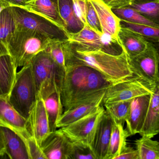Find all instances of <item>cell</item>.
Segmentation results:
<instances>
[{
	"label": "cell",
	"instance_id": "cell-1",
	"mask_svg": "<svg viewBox=\"0 0 159 159\" xmlns=\"http://www.w3.org/2000/svg\"><path fill=\"white\" fill-rule=\"evenodd\" d=\"M115 83L90 67L67 66L61 89L64 111L88 100Z\"/></svg>",
	"mask_w": 159,
	"mask_h": 159
},
{
	"label": "cell",
	"instance_id": "cell-2",
	"mask_svg": "<svg viewBox=\"0 0 159 159\" xmlns=\"http://www.w3.org/2000/svg\"><path fill=\"white\" fill-rule=\"evenodd\" d=\"M64 47L66 66L90 67L115 83L134 76L125 52L114 56L101 51H81L74 49L67 40L64 42Z\"/></svg>",
	"mask_w": 159,
	"mask_h": 159
},
{
	"label": "cell",
	"instance_id": "cell-3",
	"mask_svg": "<svg viewBox=\"0 0 159 159\" xmlns=\"http://www.w3.org/2000/svg\"><path fill=\"white\" fill-rule=\"evenodd\" d=\"M53 40L38 31L16 26L7 46L17 66L23 67L30 64L38 54L46 50Z\"/></svg>",
	"mask_w": 159,
	"mask_h": 159
},
{
	"label": "cell",
	"instance_id": "cell-4",
	"mask_svg": "<svg viewBox=\"0 0 159 159\" xmlns=\"http://www.w3.org/2000/svg\"><path fill=\"white\" fill-rule=\"evenodd\" d=\"M30 63L38 98H44L57 90H61L66 72L57 66L47 50L37 55Z\"/></svg>",
	"mask_w": 159,
	"mask_h": 159
},
{
	"label": "cell",
	"instance_id": "cell-5",
	"mask_svg": "<svg viewBox=\"0 0 159 159\" xmlns=\"http://www.w3.org/2000/svg\"><path fill=\"white\" fill-rule=\"evenodd\" d=\"M68 42L74 49L81 51H101L111 55L119 56L125 52L118 37L102 35L84 25L76 33H68Z\"/></svg>",
	"mask_w": 159,
	"mask_h": 159
},
{
	"label": "cell",
	"instance_id": "cell-6",
	"mask_svg": "<svg viewBox=\"0 0 159 159\" xmlns=\"http://www.w3.org/2000/svg\"><path fill=\"white\" fill-rule=\"evenodd\" d=\"M37 98V87L30 63L17 72L15 83L8 100L14 108L28 120Z\"/></svg>",
	"mask_w": 159,
	"mask_h": 159
},
{
	"label": "cell",
	"instance_id": "cell-7",
	"mask_svg": "<svg viewBox=\"0 0 159 159\" xmlns=\"http://www.w3.org/2000/svg\"><path fill=\"white\" fill-rule=\"evenodd\" d=\"M154 85L134 75L114 84L107 89L103 105L112 102L131 101L136 98L151 94Z\"/></svg>",
	"mask_w": 159,
	"mask_h": 159
},
{
	"label": "cell",
	"instance_id": "cell-8",
	"mask_svg": "<svg viewBox=\"0 0 159 159\" xmlns=\"http://www.w3.org/2000/svg\"><path fill=\"white\" fill-rule=\"evenodd\" d=\"M16 26L38 31L52 39L66 41L67 33L54 24L35 14L16 7H10Z\"/></svg>",
	"mask_w": 159,
	"mask_h": 159
},
{
	"label": "cell",
	"instance_id": "cell-9",
	"mask_svg": "<svg viewBox=\"0 0 159 159\" xmlns=\"http://www.w3.org/2000/svg\"><path fill=\"white\" fill-rule=\"evenodd\" d=\"M134 75L150 84L159 82V58L153 43L148 42L145 51L129 59Z\"/></svg>",
	"mask_w": 159,
	"mask_h": 159
},
{
	"label": "cell",
	"instance_id": "cell-10",
	"mask_svg": "<svg viewBox=\"0 0 159 159\" xmlns=\"http://www.w3.org/2000/svg\"><path fill=\"white\" fill-rule=\"evenodd\" d=\"M105 111L102 106L96 111L60 128L71 141L91 146L99 120Z\"/></svg>",
	"mask_w": 159,
	"mask_h": 159
},
{
	"label": "cell",
	"instance_id": "cell-11",
	"mask_svg": "<svg viewBox=\"0 0 159 159\" xmlns=\"http://www.w3.org/2000/svg\"><path fill=\"white\" fill-rule=\"evenodd\" d=\"M27 121L29 131L41 148L43 142L52 132L44 100L42 98H37Z\"/></svg>",
	"mask_w": 159,
	"mask_h": 159
},
{
	"label": "cell",
	"instance_id": "cell-12",
	"mask_svg": "<svg viewBox=\"0 0 159 159\" xmlns=\"http://www.w3.org/2000/svg\"><path fill=\"white\" fill-rule=\"evenodd\" d=\"M0 155L10 159H30L25 142L14 130L0 126Z\"/></svg>",
	"mask_w": 159,
	"mask_h": 159
},
{
	"label": "cell",
	"instance_id": "cell-13",
	"mask_svg": "<svg viewBox=\"0 0 159 159\" xmlns=\"http://www.w3.org/2000/svg\"><path fill=\"white\" fill-rule=\"evenodd\" d=\"M114 122L106 110L98 125L91 147L96 159H107Z\"/></svg>",
	"mask_w": 159,
	"mask_h": 159
},
{
	"label": "cell",
	"instance_id": "cell-14",
	"mask_svg": "<svg viewBox=\"0 0 159 159\" xmlns=\"http://www.w3.org/2000/svg\"><path fill=\"white\" fill-rule=\"evenodd\" d=\"M107 89L99 92L88 100L64 111L57 122V128L65 127L88 114L96 111L103 106V98Z\"/></svg>",
	"mask_w": 159,
	"mask_h": 159
},
{
	"label": "cell",
	"instance_id": "cell-15",
	"mask_svg": "<svg viewBox=\"0 0 159 159\" xmlns=\"http://www.w3.org/2000/svg\"><path fill=\"white\" fill-rule=\"evenodd\" d=\"M17 7L43 17L66 32L57 0H30L25 5Z\"/></svg>",
	"mask_w": 159,
	"mask_h": 159
},
{
	"label": "cell",
	"instance_id": "cell-16",
	"mask_svg": "<svg viewBox=\"0 0 159 159\" xmlns=\"http://www.w3.org/2000/svg\"><path fill=\"white\" fill-rule=\"evenodd\" d=\"M151 94L141 96L131 100L129 116L125 122L126 127L125 129L129 137L139 134L142 130L148 113Z\"/></svg>",
	"mask_w": 159,
	"mask_h": 159
},
{
	"label": "cell",
	"instance_id": "cell-17",
	"mask_svg": "<svg viewBox=\"0 0 159 159\" xmlns=\"http://www.w3.org/2000/svg\"><path fill=\"white\" fill-rule=\"evenodd\" d=\"M70 141L60 128L51 132L42 144L41 148L47 159H68Z\"/></svg>",
	"mask_w": 159,
	"mask_h": 159
},
{
	"label": "cell",
	"instance_id": "cell-18",
	"mask_svg": "<svg viewBox=\"0 0 159 159\" xmlns=\"http://www.w3.org/2000/svg\"><path fill=\"white\" fill-rule=\"evenodd\" d=\"M17 67L10 54L0 55V98H9L16 80Z\"/></svg>",
	"mask_w": 159,
	"mask_h": 159
},
{
	"label": "cell",
	"instance_id": "cell-19",
	"mask_svg": "<svg viewBox=\"0 0 159 159\" xmlns=\"http://www.w3.org/2000/svg\"><path fill=\"white\" fill-rule=\"evenodd\" d=\"M95 10L103 33L118 37L121 20L102 0H89Z\"/></svg>",
	"mask_w": 159,
	"mask_h": 159
},
{
	"label": "cell",
	"instance_id": "cell-20",
	"mask_svg": "<svg viewBox=\"0 0 159 159\" xmlns=\"http://www.w3.org/2000/svg\"><path fill=\"white\" fill-rule=\"evenodd\" d=\"M159 134V82L154 86L146 120L142 130L141 136L152 138Z\"/></svg>",
	"mask_w": 159,
	"mask_h": 159
},
{
	"label": "cell",
	"instance_id": "cell-21",
	"mask_svg": "<svg viewBox=\"0 0 159 159\" xmlns=\"http://www.w3.org/2000/svg\"><path fill=\"white\" fill-rule=\"evenodd\" d=\"M0 126L15 131L28 130V121L10 104L8 99L0 98Z\"/></svg>",
	"mask_w": 159,
	"mask_h": 159
},
{
	"label": "cell",
	"instance_id": "cell-22",
	"mask_svg": "<svg viewBox=\"0 0 159 159\" xmlns=\"http://www.w3.org/2000/svg\"><path fill=\"white\" fill-rule=\"evenodd\" d=\"M118 38L129 59L145 51L148 43L138 33L122 27L118 32Z\"/></svg>",
	"mask_w": 159,
	"mask_h": 159
},
{
	"label": "cell",
	"instance_id": "cell-23",
	"mask_svg": "<svg viewBox=\"0 0 159 159\" xmlns=\"http://www.w3.org/2000/svg\"><path fill=\"white\" fill-rule=\"evenodd\" d=\"M59 13L68 33H74L81 30L84 24L76 15L72 0H57Z\"/></svg>",
	"mask_w": 159,
	"mask_h": 159
},
{
	"label": "cell",
	"instance_id": "cell-24",
	"mask_svg": "<svg viewBox=\"0 0 159 159\" xmlns=\"http://www.w3.org/2000/svg\"><path fill=\"white\" fill-rule=\"evenodd\" d=\"M52 132L57 130V122L64 113L61 90H57L43 98Z\"/></svg>",
	"mask_w": 159,
	"mask_h": 159
},
{
	"label": "cell",
	"instance_id": "cell-25",
	"mask_svg": "<svg viewBox=\"0 0 159 159\" xmlns=\"http://www.w3.org/2000/svg\"><path fill=\"white\" fill-rule=\"evenodd\" d=\"M129 137L123 125L114 123L107 159H115L126 147V139Z\"/></svg>",
	"mask_w": 159,
	"mask_h": 159
},
{
	"label": "cell",
	"instance_id": "cell-26",
	"mask_svg": "<svg viewBox=\"0 0 159 159\" xmlns=\"http://www.w3.org/2000/svg\"><path fill=\"white\" fill-rule=\"evenodd\" d=\"M129 7L159 25V0H132Z\"/></svg>",
	"mask_w": 159,
	"mask_h": 159
},
{
	"label": "cell",
	"instance_id": "cell-27",
	"mask_svg": "<svg viewBox=\"0 0 159 159\" xmlns=\"http://www.w3.org/2000/svg\"><path fill=\"white\" fill-rule=\"evenodd\" d=\"M139 159H159V141L146 136L135 141Z\"/></svg>",
	"mask_w": 159,
	"mask_h": 159
},
{
	"label": "cell",
	"instance_id": "cell-28",
	"mask_svg": "<svg viewBox=\"0 0 159 159\" xmlns=\"http://www.w3.org/2000/svg\"><path fill=\"white\" fill-rule=\"evenodd\" d=\"M131 101L112 102L104 105L106 111L114 123L124 125L130 112Z\"/></svg>",
	"mask_w": 159,
	"mask_h": 159
},
{
	"label": "cell",
	"instance_id": "cell-29",
	"mask_svg": "<svg viewBox=\"0 0 159 159\" xmlns=\"http://www.w3.org/2000/svg\"><path fill=\"white\" fill-rule=\"evenodd\" d=\"M120 26L138 33L148 42H159V27L134 24L121 20Z\"/></svg>",
	"mask_w": 159,
	"mask_h": 159
},
{
	"label": "cell",
	"instance_id": "cell-30",
	"mask_svg": "<svg viewBox=\"0 0 159 159\" xmlns=\"http://www.w3.org/2000/svg\"><path fill=\"white\" fill-rule=\"evenodd\" d=\"M111 10L114 14L121 21L134 24L159 27V25L150 21L133 8L125 7L111 9Z\"/></svg>",
	"mask_w": 159,
	"mask_h": 159
},
{
	"label": "cell",
	"instance_id": "cell-31",
	"mask_svg": "<svg viewBox=\"0 0 159 159\" xmlns=\"http://www.w3.org/2000/svg\"><path fill=\"white\" fill-rule=\"evenodd\" d=\"M0 40L1 43L7 47L8 40L16 29L15 23L10 7L0 11Z\"/></svg>",
	"mask_w": 159,
	"mask_h": 159
},
{
	"label": "cell",
	"instance_id": "cell-32",
	"mask_svg": "<svg viewBox=\"0 0 159 159\" xmlns=\"http://www.w3.org/2000/svg\"><path fill=\"white\" fill-rule=\"evenodd\" d=\"M14 131L21 137L25 142L30 159H47L41 148L29 130Z\"/></svg>",
	"mask_w": 159,
	"mask_h": 159
},
{
	"label": "cell",
	"instance_id": "cell-33",
	"mask_svg": "<svg viewBox=\"0 0 159 159\" xmlns=\"http://www.w3.org/2000/svg\"><path fill=\"white\" fill-rule=\"evenodd\" d=\"M68 159H96L91 146L70 140Z\"/></svg>",
	"mask_w": 159,
	"mask_h": 159
},
{
	"label": "cell",
	"instance_id": "cell-34",
	"mask_svg": "<svg viewBox=\"0 0 159 159\" xmlns=\"http://www.w3.org/2000/svg\"><path fill=\"white\" fill-rule=\"evenodd\" d=\"M64 41H65L53 40L46 50L50 53L51 56L57 66L66 72L67 66L64 51Z\"/></svg>",
	"mask_w": 159,
	"mask_h": 159
},
{
	"label": "cell",
	"instance_id": "cell-35",
	"mask_svg": "<svg viewBox=\"0 0 159 159\" xmlns=\"http://www.w3.org/2000/svg\"><path fill=\"white\" fill-rule=\"evenodd\" d=\"M87 22L92 29L100 35L103 34L97 13L89 0H87Z\"/></svg>",
	"mask_w": 159,
	"mask_h": 159
},
{
	"label": "cell",
	"instance_id": "cell-36",
	"mask_svg": "<svg viewBox=\"0 0 159 159\" xmlns=\"http://www.w3.org/2000/svg\"><path fill=\"white\" fill-rule=\"evenodd\" d=\"M76 15L84 25H87V0H72Z\"/></svg>",
	"mask_w": 159,
	"mask_h": 159
},
{
	"label": "cell",
	"instance_id": "cell-37",
	"mask_svg": "<svg viewBox=\"0 0 159 159\" xmlns=\"http://www.w3.org/2000/svg\"><path fill=\"white\" fill-rule=\"evenodd\" d=\"M115 159H139L138 152L131 147L126 146Z\"/></svg>",
	"mask_w": 159,
	"mask_h": 159
},
{
	"label": "cell",
	"instance_id": "cell-38",
	"mask_svg": "<svg viewBox=\"0 0 159 159\" xmlns=\"http://www.w3.org/2000/svg\"><path fill=\"white\" fill-rule=\"evenodd\" d=\"M30 0H0V11L9 7H19L25 5Z\"/></svg>",
	"mask_w": 159,
	"mask_h": 159
},
{
	"label": "cell",
	"instance_id": "cell-39",
	"mask_svg": "<svg viewBox=\"0 0 159 159\" xmlns=\"http://www.w3.org/2000/svg\"><path fill=\"white\" fill-rule=\"evenodd\" d=\"M102 1L111 9H118L127 6L132 0H102Z\"/></svg>",
	"mask_w": 159,
	"mask_h": 159
},
{
	"label": "cell",
	"instance_id": "cell-40",
	"mask_svg": "<svg viewBox=\"0 0 159 159\" xmlns=\"http://www.w3.org/2000/svg\"><path fill=\"white\" fill-rule=\"evenodd\" d=\"M153 44L155 49H156L159 58V42L156 43H153Z\"/></svg>",
	"mask_w": 159,
	"mask_h": 159
}]
</instances>
